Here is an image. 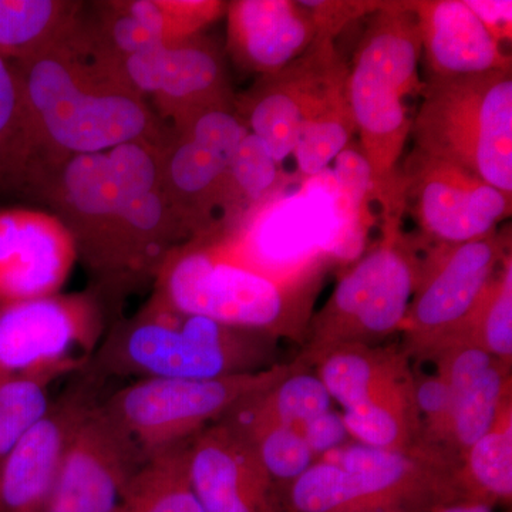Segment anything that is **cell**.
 I'll use <instances>...</instances> for the list:
<instances>
[{
    "label": "cell",
    "instance_id": "cell-21",
    "mask_svg": "<svg viewBox=\"0 0 512 512\" xmlns=\"http://www.w3.org/2000/svg\"><path fill=\"white\" fill-rule=\"evenodd\" d=\"M227 3L218 0H123L97 5L86 20L97 42L117 62L153 47L180 42L221 18Z\"/></svg>",
    "mask_w": 512,
    "mask_h": 512
},
{
    "label": "cell",
    "instance_id": "cell-31",
    "mask_svg": "<svg viewBox=\"0 0 512 512\" xmlns=\"http://www.w3.org/2000/svg\"><path fill=\"white\" fill-rule=\"evenodd\" d=\"M508 365L497 362L451 406L443 441L461 456L493 429L501 412L511 403Z\"/></svg>",
    "mask_w": 512,
    "mask_h": 512
},
{
    "label": "cell",
    "instance_id": "cell-13",
    "mask_svg": "<svg viewBox=\"0 0 512 512\" xmlns=\"http://www.w3.org/2000/svg\"><path fill=\"white\" fill-rule=\"evenodd\" d=\"M247 134L234 103L202 111L160 147L165 198L190 241L218 234L228 165Z\"/></svg>",
    "mask_w": 512,
    "mask_h": 512
},
{
    "label": "cell",
    "instance_id": "cell-12",
    "mask_svg": "<svg viewBox=\"0 0 512 512\" xmlns=\"http://www.w3.org/2000/svg\"><path fill=\"white\" fill-rule=\"evenodd\" d=\"M510 229L461 244H436L421 258L416 291L404 319L410 348L433 356L456 338L510 255Z\"/></svg>",
    "mask_w": 512,
    "mask_h": 512
},
{
    "label": "cell",
    "instance_id": "cell-37",
    "mask_svg": "<svg viewBox=\"0 0 512 512\" xmlns=\"http://www.w3.org/2000/svg\"><path fill=\"white\" fill-rule=\"evenodd\" d=\"M311 12L315 23V40L333 42L350 23L375 13L383 2H346V0H313L301 2Z\"/></svg>",
    "mask_w": 512,
    "mask_h": 512
},
{
    "label": "cell",
    "instance_id": "cell-2",
    "mask_svg": "<svg viewBox=\"0 0 512 512\" xmlns=\"http://www.w3.org/2000/svg\"><path fill=\"white\" fill-rule=\"evenodd\" d=\"M13 66L35 133L37 184L69 158L167 138L146 97L80 15L52 45Z\"/></svg>",
    "mask_w": 512,
    "mask_h": 512
},
{
    "label": "cell",
    "instance_id": "cell-4",
    "mask_svg": "<svg viewBox=\"0 0 512 512\" xmlns=\"http://www.w3.org/2000/svg\"><path fill=\"white\" fill-rule=\"evenodd\" d=\"M421 42L409 2H383L369 16L352 64L348 94L359 147L373 175L382 217L404 214L399 161L412 134L407 97L423 94Z\"/></svg>",
    "mask_w": 512,
    "mask_h": 512
},
{
    "label": "cell",
    "instance_id": "cell-8",
    "mask_svg": "<svg viewBox=\"0 0 512 512\" xmlns=\"http://www.w3.org/2000/svg\"><path fill=\"white\" fill-rule=\"evenodd\" d=\"M291 367L275 365L218 379H140L121 387L101 406L150 457L225 419L274 386Z\"/></svg>",
    "mask_w": 512,
    "mask_h": 512
},
{
    "label": "cell",
    "instance_id": "cell-20",
    "mask_svg": "<svg viewBox=\"0 0 512 512\" xmlns=\"http://www.w3.org/2000/svg\"><path fill=\"white\" fill-rule=\"evenodd\" d=\"M76 261L72 234L55 214L0 211V305L56 295Z\"/></svg>",
    "mask_w": 512,
    "mask_h": 512
},
{
    "label": "cell",
    "instance_id": "cell-30",
    "mask_svg": "<svg viewBox=\"0 0 512 512\" xmlns=\"http://www.w3.org/2000/svg\"><path fill=\"white\" fill-rule=\"evenodd\" d=\"M82 3L59 0H0V57L23 62L66 32Z\"/></svg>",
    "mask_w": 512,
    "mask_h": 512
},
{
    "label": "cell",
    "instance_id": "cell-28",
    "mask_svg": "<svg viewBox=\"0 0 512 512\" xmlns=\"http://www.w3.org/2000/svg\"><path fill=\"white\" fill-rule=\"evenodd\" d=\"M330 409L332 397L319 376L292 366L274 386L242 403L225 419L242 429L281 424L299 430Z\"/></svg>",
    "mask_w": 512,
    "mask_h": 512
},
{
    "label": "cell",
    "instance_id": "cell-38",
    "mask_svg": "<svg viewBox=\"0 0 512 512\" xmlns=\"http://www.w3.org/2000/svg\"><path fill=\"white\" fill-rule=\"evenodd\" d=\"M414 404L417 414L427 421V433L431 439L440 443L443 441L448 416H450L451 397L447 383L439 375L424 376L414 379Z\"/></svg>",
    "mask_w": 512,
    "mask_h": 512
},
{
    "label": "cell",
    "instance_id": "cell-42",
    "mask_svg": "<svg viewBox=\"0 0 512 512\" xmlns=\"http://www.w3.org/2000/svg\"><path fill=\"white\" fill-rule=\"evenodd\" d=\"M373 512H404L403 510H382V511H373Z\"/></svg>",
    "mask_w": 512,
    "mask_h": 512
},
{
    "label": "cell",
    "instance_id": "cell-23",
    "mask_svg": "<svg viewBox=\"0 0 512 512\" xmlns=\"http://www.w3.org/2000/svg\"><path fill=\"white\" fill-rule=\"evenodd\" d=\"M419 26L429 77L511 70V56L463 0L409 2Z\"/></svg>",
    "mask_w": 512,
    "mask_h": 512
},
{
    "label": "cell",
    "instance_id": "cell-39",
    "mask_svg": "<svg viewBox=\"0 0 512 512\" xmlns=\"http://www.w3.org/2000/svg\"><path fill=\"white\" fill-rule=\"evenodd\" d=\"M299 431L316 460L336 448L345 446L350 436L342 414L333 412L332 409L303 424Z\"/></svg>",
    "mask_w": 512,
    "mask_h": 512
},
{
    "label": "cell",
    "instance_id": "cell-22",
    "mask_svg": "<svg viewBox=\"0 0 512 512\" xmlns=\"http://www.w3.org/2000/svg\"><path fill=\"white\" fill-rule=\"evenodd\" d=\"M227 53L244 72L268 76L299 59L315 40L311 12L289 0L227 3Z\"/></svg>",
    "mask_w": 512,
    "mask_h": 512
},
{
    "label": "cell",
    "instance_id": "cell-41",
    "mask_svg": "<svg viewBox=\"0 0 512 512\" xmlns=\"http://www.w3.org/2000/svg\"><path fill=\"white\" fill-rule=\"evenodd\" d=\"M434 512H493V508L487 501L470 498V500L458 501V503L441 505Z\"/></svg>",
    "mask_w": 512,
    "mask_h": 512
},
{
    "label": "cell",
    "instance_id": "cell-11",
    "mask_svg": "<svg viewBox=\"0 0 512 512\" xmlns=\"http://www.w3.org/2000/svg\"><path fill=\"white\" fill-rule=\"evenodd\" d=\"M110 323L97 293H56L0 305V377L76 375Z\"/></svg>",
    "mask_w": 512,
    "mask_h": 512
},
{
    "label": "cell",
    "instance_id": "cell-32",
    "mask_svg": "<svg viewBox=\"0 0 512 512\" xmlns=\"http://www.w3.org/2000/svg\"><path fill=\"white\" fill-rule=\"evenodd\" d=\"M59 379L57 375L0 377V463L45 416L53 402L50 387Z\"/></svg>",
    "mask_w": 512,
    "mask_h": 512
},
{
    "label": "cell",
    "instance_id": "cell-9",
    "mask_svg": "<svg viewBox=\"0 0 512 512\" xmlns=\"http://www.w3.org/2000/svg\"><path fill=\"white\" fill-rule=\"evenodd\" d=\"M437 458L421 460L416 450H386L355 444L318 458L292 481L289 501L295 512H373L403 505L440 491L434 481Z\"/></svg>",
    "mask_w": 512,
    "mask_h": 512
},
{
    "label": "cell",
    "instance_id": "cell-1",
    "mask_svg": "<svg viewBox=\"0 0 512 512\" xmlns=\"http://www.w3.org/2000/svg\"><path fill=\"white\" fill-rule=\"evenodd\" d=\"M163 143L134 141L72 157L37 184L35 195L69 229L77 261L104 303L156 281L165 259L190 242L161 185Z\"/></svg>",
    "mask_w": 512,
    "mask_h": 512
},
{
    "label": "cell",
    "instance_id": "cell-36",
    "mask_svg": "<svg viewBox=\"0 0 512 512\" xmlns=\"http://www.w3.org/2000/svg\"><path fill=\"white\" fill-rule=\"evenodd\" d=\"M431 359L436 360L437 375L447 383L453 402L498 362L487 350L464 335L448 340Z\"/></svg>",
    "mask_w": 512,
    "mask_h": 512
},
{
    "label": "cell",
    "instance_id": "cell-16",
    "mask_svg": "<svg viewBox=\"0 0 512 512\" xmlns=\"http://www.w3.org/2000/svg\"><path fill=\"white\" fill-rule=\"evenodd\" d=\"M121 67L131 86L151 97L174 128L202 111L235 103L225 53L202 33L127 57Z\"/></svg>",
    "mask_w": 512,
    "mask_h": 512
},
{
    "label": "cell",
    "instance_id": "cell-33",
    "mask_svg": "<svg viewBox=\"0 0 512 512\" xmlns=\"http://www.w3.org/2000/svg\"><path fill=\"white\" fill-rule=\"evenodd\" d=\"M458 335L467 336L510 366L512 359V258L507 255L476 311ZM457 335V336H458Z\"/></svg>",
    "mask_w": 512,
    "mask_h": 512
},
{
    "label": "cell",
    "instance_id": "cell-3",
    "mask_svg": "<svg viewBox=\"0 0 512 512\" xmlns=\"http://www.w3.org/2000/svg\"><path fill=\"white\" fill-rule=\"evenodd\" d=\"M275 336L178 311L157 293L114 319L87 370L103 379H218L271 369Z\"/></svg>",
    "mask_w": 512,
    "mask_h": 512
},
{
    "label": "cell",
    "instance_id": "cell-19",
    "mask_svg": "<svg viewBox=\"0 0 512 512\" xmlns=\"http://www.w3.org/2000/svg\"><path fill=\"white\" fill-rule=\"evenodd\" d=\"M188 474L205 512H279L274 481L251 441L228 420L192 437Z\"/></svg>",
    "mask_w": 512,
    "mask_h": 512
},
{
    "label": "cell",
    "instance_id": "cell-10",
    "mask_svg": "<svg viewBox=\"0 0 512 512\" xmlns=\"http://www.w3.org/2000/svg\"><path fill=\"white\" fill-rule=\"evenodd\" d=\"M318 376L342 406L350 436L365 446L409 450L420 431L406 360L372 346H339L313 357Z\"/></svg>",
    "mask_w": 512,
    "mask_h": 512
},
{
    "label": "cell",
    "instance_id": "cell-29",
    "mask_svg": "<svg viewBox=\"0 0 512 512\" xmlns=\"http://www.w3.org/2000/svg\"><path fill=\"white\" fill-rule=\"evenodd\" d=\"M190 441L151 454L128 485L116 512H205L188 474Z\"/></svg>",
    "mask_w": 512,
    "mask_h": 512
},
{
    "label": "cell",
    "instance_id": "cell-26",
    "mask_svg": "<svg viewBox=\"0 0 512 512\" xmlns=\"http://www.w3.org/2000/svg\"><path fill=\"white\" fill-rule=\"evenodd\" d=\"M39 156L28 106L13 63L0 57V191L33 192Z\"/></svg>",
    "mask_w": 512,
    "mask_h": 512
},
{
    "label": "cell",
    "instance_id": "cell-24",
    "mask_svg": "<svg viewBox=\"0 0 512 512\" xmlns=\"http://www.w3.org/2000/svg\"><path fill=\"white\" fill-rule=\"evenodd\" d=\"M292 183V175L285 173L264 143L248 133L228 165L218 234L211 239L237 234Z\"/></svg>",
    "mask_w": 512,
    "mask_h": 512
},
{
    "label": "cell",
    "instance_id": "cell-7",
    "mask_svg": "<svg viewBox=\"0 0 512 512\" xmlns=\"http://www.w3.org/2000/svg\"><path fill=\"white\" fill-rule=\"evenodd\" d=\"M403 215L382 217V239L350 268L309 323L312 359L339 346H372L403 329L419 281L416 241Z\"/></svg>",
    "mask_w": 512,
    "mask_h": 512
},
{
    "label": "cell",
    "instance_id": "cell-14",
    "mask_svg": "<svg viewBox=\"0 0 512 512\" xmlns=\"http://www.w3.org/2000/svg\"><path fill=\"white\" fill-rule=\"evenodd\" d=\"M399 173L404 211L412 212L423 237L437 244L483 238L510 218L512 195L460 165L413 151Z\"/></svg>",
    "mask_w": 512,
    "mask_h": 512
},
{
    "label": "cell",
    "instance_id": "cell-34",
    "mask_svg": "<svg viewBox=\"0 0 512 512\" xmlns=\"http://www.w3.org/2000/svg\"><path fill=\"white\" fill-rule=\"evenodd\" d=\"M467 484L477 493L510 501L512 495L511 403L501 412L493 429L471 446L466 456Z\"/></svg>",
    "mask_w": 512,
    "mask_h": 512
},
{
    "label": "cell",
    "instance_id": "cell-15",
    "mask_svg": "<svg viewBox=\"0 0 512 512\" xmlns=\"http://www.w3.org/2000/svg\"><path fill=\"white\" fill-rule=\"evenodd\" d=\"M109 380L84 367L0 463V512H46L74 434Z\"/></svg>",
    "mask_w": 512,
    "mask_h": 512
},
{
    "label": "cell",
    "instance_id": "cell-25",
    "mask_svg": "<svg viewBox=\"0 0 512 512\" xmlns=\"http://www.w3.org/2000/svg\"><path fill=\"white\" fill-rule=\"evenodd\" d=\"M356 133L348 94V64L342 62L293 148V183H305L322 173L352 143Z\"/></svg>",
    "mask_w": 512,
    "mask_h": 512
},
{
    "label": "cell",
    "instance_id": "cell-5",
    "mask_svg": "<svg viewBox=\"0 0 512 512\" xmlns=\"http://www.w3.org/2000/svg\"><path fill=\"white\" fill-rule=\"evenodd\" d=\"M154 293L178 311L279 336L308 325L302 289L229 255L212 239H192L165 259Z\"/></svg>",
    "mask_w": 512,
    "mask_h": 512
},
{
    "label": "cell",
    "instance_id": "cell-40",
    "mask_svg": "<svg viewBox=\"0 0 512 512\" xmlns=\"http://www.w3.org/2000/svg\"><path fill=\"white\" fill-rule=\"evenodd\" d=\"M466 3L498 43L503 45L505 40L510 42L512 33V3L510 0L508 2H487V0L477 2V0H471V2Z\"/></svg>",
    "mask_w": 512,
    "mask_h": 512
},
{
    "label": "cell",
    "instance_id": "cell-35",
    "mask_svg": "<svg viewBox=\"0 0 512 512\" xmlns=\"http://www.w3.org/2000/svg\"><path fill=\"white\" fill-rule=\"evenodd\" d=\"M235 427L251 441L272 481L296 480L315 463L311 448L295 427L281 424H264L248 429Z\"/></svg>",
    "mask_w": 512,
    "mask_h": 512
},
{
    "label": "cell",
    "instance_id": "cell-6",
    "mask_svg": "<svg viewBox=\"0 0 512 512\" xmlns=\"http://www.w3.org/2000/svg\"><path fill=\"white\" fill-rule=\"evenodd\" d=\"M413 119L414 151L460 165L512 195V73L429 77Z\"/></svg>",
    "mask_w": 512,
    "mask_h": 512
},
{
    "label": "cell",
    "instance_id": "cell-17",
    "mask_svg": "<svg viewBox=\"0 0 512 512\" xmlns=\"http://www.w3.org/2000/svg\"><path fill=\"white\" fill-rule=\"evenodd\" d=\"M101 403L74 434L46 512H116L146 463L147 454Z\"/></svg>",
    "mask_w": 512,
    "mask_h": 512
},
{
    "label": "cell",
    "instance_id": "cell-18",
    "mask_svg": "<svg viewBox=\"0 0 512 512\" xmlns=\"http://www.w3.org/2000/svg\"><path fill=\"white\" fill-rule=\"evenodd\" d=\"M342 62L335 43L313 40L295 62L258 77L247 92L235 96L248 133L258 137L279 164L292 156L303 126Z\"/></svg>",
    "mask_w": 512,
    "mask_h": 512
},
{
    "label": "cell",
    "instance_id": "cell-27",
    "mask_svg": "<svg viewBox=\"0 0 512 512\" xmlns=\"http://www.w3.org/2000/svg\"><path fill=\"white\" fill-rule=\"evenodd\" d=\"M335 224L325 249L339 259L363 251L369 229V207L375 201L373 175L360 147L349 144L335 160Z\"/></svg>",
    "mask_w": 512,
    "mask_h": 512
}]
</instances>
